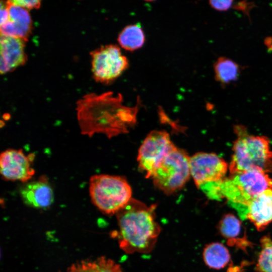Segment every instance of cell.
Returning a JSON list of instances; mask_svg holds the SVG:
<instances>
[{"mask_svg": "<svg viewBox=\"0 0 272 272\" xmlns=\"http://www.w3.org/2000/svg\"><path fill=\"white\" fill-rule=\"evenodd\" d=\"M121 94L108 92L90 93L77 102V116L81 133L91 137L104 133L111 138L123 132L125 125L135 121L138 104L133 107L122 104Z\"/></svg>", "mask_w": 272, "mask_h": 272, "instance_id": "6da1fadb", "label": "cell"}, {"mask_svg": "<svg viewBox=\"0 0 272 272\" xmlns=\"http://www.w3.org/2000/svg\"><path fill=\"white\" fill-rule=\"evenodd\" d=\"M156 207L132 198L116 214L119 229L116 236L125 252L146 253L153 249L161 231L156 221Z\"/></svg>", "mask_w": 272, "mask_h": 272, "instance_id": "7a4b0ae2", "label": "cell"}, {"mask_svg": "<svg viewBox=\"0 0 272 272\" xmlns=\"http://www.w3.org/2000/svg\"><path fill=\"white\" fill-rule=\"evenodd\" d=\"M272 189V179L263 171L253 169L238 172L223 179L219 186V199L226 198L230 206L245 219L251 200L263 191Z\"/></svg>", "mask_w": 272, "mask_h": 272, "instance_id": "3957f363", "label": "cell"}, {"mask_svg": "<svg viewBox=\"0 0 272 272\" xmlns=\"http://www.w3.org/2000/svg\"><path fill=\"white\" fill-rule=\"evenodd\" d=\"M237 139L234 143L233 154L229 166L231 174L256 169L272 172V152L265 137L249 135L245 129L237 126Z\"/></svg>", "mask_w": 272, "mask_h": 272, "instance_id": "277c9868", "label": "cell"}, {"mask_svg": "<svg viewBox=\"0 0 272 272\" xmlns=\"http://www.w3.org/2000/svg\"><path fill=\"white\" fill-rule=\"evenodd\" d=\"M89 193L93 203L103 213L116 214L132 198V189L120 176L97 174L89 180Z\"/></svg>", "mask_w": 272, "mask_h": 272, "instance_id": "5b68a950", "label": "cell"}, {"mask_svg": "<svg viewBox=\"0 0 272 272\" xmlns=\"http://www.w3.org/2000/svg\"><path fill=\"white\" fill-rule=\"evenodd\" d=\"M190 157L176 147L161 161L152 177L154 185L167 194L181 189L191 177Z\"/></svg>", "mask_w": 272, "mask_h": 272, "instance_id": "8992f818", "label": "cell"}, {"mask_svg": "<svg viewBox=\"0 0 272 272\" xmlns=\"http://www.w3.org/2000/svg\"><path fill=\"white\" fill-rule=\"evenodd\" d=\"M91 70L97 82L108 84L128 67V61L116 45L102 46L91 52Z\"/></svg>", "mask_w": 272, "mask_h": 272, "instance_id": "52a82bcc", "label": "cell"}, {"mask_svg": "<svg viewBox=\"0 0 272 272\" xmlns=\"http://www.w3.org/2000/svg\"><path fill=\"white\" fill-rule=\"evenodd\" d=\"M176 146L164 130H153L142 143L137 156L140 169L147 178H151L163 159Z\"/></svg>", "mask_w": 272, "mask_h": 272, "instance_id": "ba28073f", "label": "cell"}, {"mask_svg": "<svg viewBox=\"0 0 272 272\" xmlns=\"http://www.w3.org/2000/svg\"><path fill=\"white\" fill-rule=\"evenodd\" d=\"M191 177L198 188L202 185L224 179L227 163L214 153L199 152L190 157Z\"/></svg>", "mask_w": 272, "mask_h": 272, "instance_id": "9c48e42d", "label": "cell"}, {"mask_svg": "<svg viewBox=\"0 0 272 272\" xmlns=\"http://www.w3.org/2000/svg\"><path fill=\"white\" fill-rule=\"evenodd\" d=\"M33 154L26 155L22 150L9 149L0 156V171L4 179L9 181H29L35 174L32 167Z\"/></svg>", "mask_w": 272, "mask_h": 272, "instance_id": "30bf717a", "label": "cell"}, {"mask_svg": "<svg viewBox=\"0 0 272 272\" xmlns=\"http://www.w3.org/2000/svg\"><path fill=\"white\" fill-rule=\"evenodd\" d=\"M7 19L1 24V35L18 37L27 40L31 32L32 22L28 10L7 1Z\"/></svg>", "mask_w": 272, "mask_h": 272, "instance_id": "8fae6325", "label": "cell"}, {"mask_svg": "<svg viewBox=\"0 0 272 272\" xmlns=\"http://www.w3.org/2000/svg\"><path fill=\"white\" fill-rule=\"evenodd\" d=\"M20 195L25 205L38 209L48 208L54 201L52 188L45 176L25 183L20 189Z\"/></svg>", "mask_w": 272, "mask_h": 272, "instance_id": "7c38bea8", "label": "cell"}, {"mask_svg": "<svg viewBox=\"0 0 272 272\" xmlns=\"http://www.w3.org/2000/svg\"><path fill=\"white\" fill-rule=\"evenodd\" d=\"M22 38L1 35L0 72L2 74L13 71L27 60L25 42Z\"/></svg>", "mask_w": 272, "mask_h": 272, "instance_id": "4fadbf2b", "label": "cell"}, {"mask_svg": "<svg viewBox=\"0 0 272 272\" xmlns=\"http://www.w3.org/2000/svg\"><path fill=\"white\" fill-rule=\"evenodd\" d=\"M245 219L259 231L272 223V189L263 191L251 200L246 208Z\"/></svg>", "mask_w": 272, "mask_h": 272, "instance_id": "5bb4252c", "label": "cell"}, {"mask_svg": "<svg viewBox=\"0 0 272 272\" xmlns=\"http://www.w3.org/2000/svg\"><path fill=\"white\" fill-rule=\"evenodd\" d=\"M66 272H122L118 264L105 256L84 259L73 263Z\"/></svg>", "mask_w": 272, "mask_h": 272, "instance_id": "9a60e30c", "label": "cell"}, {"mask_svg": "<svg viewBox=\"0 0 272 272\" xmlns=\"http://www.w3.org/2000/svg\"><path fill=\"white\" fill-rule=\"evenodd\" d=\"M218 229L221 235L228 239L230 245L236 244L241 247L248 245L249 242L245 238L242 239L237 238L241 234L242 223L233 214L225 215L219 222Z\"/></svg>", "mask_w": 272, "mask_h": 272, "instance_id": "2e32d148", "label": "cell"}, {"mask_svg": "<svg viewBox=\"0 0 272 272\" xmlns=\"http://www.w3.org/2000/svg\"><path fill=\"white\" fill-rule=\"evenodd\" d=\"M202 257L206 265L215 269L224 268L230 260L228 249L219 242L207 245L203 249Z\"/></svg>", "mask_w": 272, "mask_h": 272, "instance_id": "e0dca14e", "label": "cell"}, {"mask_svg": "<svg viewBox=\"0 0 272 272\" xmlns=\"http://www.w3.org/2000/svg\"><path fill=\"white\" fill-rule=\"evenodd\" d=\"M215 78L222 86L236 81L240 73V66L233 60L220 57L214 64Z\"/></svg>", "mask_w": 272, "mask_h": 272, "instance_id": "ac0fdd59", "label": "cell"}, {"mask_svg": "<svg viewBox=\"0 0 272 272\" xmlns=\"http://www.w3.org/2000/svg\"><path fill=\"white\" fill-rule=\"evenodd\" d=\"M117 39L124 49L133 51L142 47L145 37L141 25L136 24L125 27L119 34Z\"/></svg>", "mask_w": 272, "mask_h": 272, "instance_id": "d6986e66", "label": "cell"}, {"mask_svg": "<svg viewBox=\"0 0 272 272\" xmlns=\"http://www.w3.org/2000/svg\"><path fill=\"white\" fill-rule=\"evenodd\" d=\"M261 250L258 255L256 269L258 272H272V240L267 236L260 240Z\"/></svg>", "mask_w": 272, "mask_h": 272, "instance_id": "ffe728a7", "label": "cell"}, {"mask_svg": "<svg viewBox=\"0 0 272 272\" xmlns=\"http://www.w3.org/2000/svg\"><path fill=\"white\" fill-rule=\"evenodd\" d=\"M233 1H210V6L214 9L219 11H227L232 8Z\"/></svg>", "mask_w": 272, "mask_h": 272, "instance_id": "44dd1931", "label": "cell"}, {"mask_svg": "<svg viewBox=\"0 0 272 272\" xmlns=\"http://www.w3.org/2000/svg\"><path fill=\"white\" fill-rule=\"evenodd\" d=\"M12 2L27 10L39 8L41 5V1L38 0H15Z\"/></svg>", "mask_w": 272, "mask_h": 272, "instance_id": "7402d4cb", "label": "cell"}, {"mask_svg": "<svg viewBox=\"0 0 272 272\" xmlns=\"http://www.w3.org/2000/svg\"><path fill=\"white\" fill-rule=\"evenodd\" d=\"M254 7V4L251 3H248L246 1H242L233 4L232 8L237 10H240L245 14L249 16V11Z\"/></svg>", "mask_w": 272, "mask_h": 272, "instance_id": "603a6c76", "label": "cell"}]
</instances>
